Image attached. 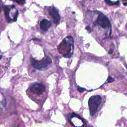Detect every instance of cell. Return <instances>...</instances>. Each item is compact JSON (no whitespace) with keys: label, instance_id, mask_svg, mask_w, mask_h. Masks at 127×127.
Segmentation results:
<instances>
[{"label":"cell","instance_id":"cell-7","mask_svg":"<svg viewBox=\"0 0 127 127\" xmlns=\"http://www.w3.org/2000/svg\"><path fill=\"white\" fill-rule=\"evenodd\" d=\"M51 25V22L46 19H42L40 22V27L43 31H47Z\"/></svg>","mask_w":127,"mask_h":127},{"label":"cell","instance_id":"cell-1","mask_svg":"<svg viewBox=\"0 0 127 127\" xmlns=\"http://www.w3.org/2000/svg\"><path fill=\"white\" fill-rule=\"evenodd\" d=\"M103 103V99L100 95H93L89 98L88 106L90 115L92 117L97 115L101 110Z\"/></svg>","mask_w":127,"mask_h":127},{"label":"cell","instance_id":"cell-14","mask_svg":"<svg viewBox=\"0 0 127 127\" xmlns=\"http://www.w3.org/2000/svg\"><path fill=\"white\" fill-rule=\"evenodd\" d=\"M1 57H2V56H0V59H1Z\"/></svg>","mask_w":127,"mask_h":127},{"label":"cell","instance_id":"cell-11","mask_svg":"<svg viewBox=\"0 0 127 127\" xmlns=\"http://www.w3.org/2000/svg\"><path fill=\"white\" fill-rule=\"evenodd\" d=\"M85 28H86V29L87 30V31H88L89 33H90V32H91V29H90V28L89 27V26H86V27H85Z\"/></svg>","mask_w":127,"mask_h":127},{"label":"cell","instance_id":"cell-8","mask_svg":"<svg viewBox=\"0 0 127 127\" xmlns=\"http://www.w3.org/2000/svg\"><path fill=\"white\" fill-rule=\"evenodd\" d=\"M105 2L109 5H118L119 4V1H117L115 2H113L110 0H105Z\"/></svg>","mask_w":127,"mask_h":127},{"label":"cell","instance_id":"cell-2","mask_svg":"<svg viewBox=\"0 0 127 127\" xmlns=\"http://www.w3.org/2000/svg\"><path fill=\"white\" fill-rule=\"evenodd\" d=\"M31 64L36 69L44 70L48 68V66L51 64L52 60L49 57H45L42 60L39 61L33 58H30Z\"/></svg>","mask_w":127,"mask_h":127},{"label":"cell","instance_id":"cell-12","mask_svg":"<svg viewBox=\"0 0 127 127\" xmlns=\"http://www.w3.org/2000/svg\"><path fill=\"white\" fill-rule=\"evenodd\" d=\"M2 8V1L1 0H0V12H1V9Z\"/></svg>","mask_w":127,"mask_h":127},{"label":"cell","instance_id":"cell-5","mask_svg":"<svg viewBox=\"0 0 127 127\" xmlns=\"http://www.w3.org/2000/svg\"><path fill=\"white\" fill-rule=\"evenodd\" d=\"M96 23L98 25L101 26L103 28H109L111 25L108 18L103 13H100L99 15Z\"/></svg>","mask_w":127,"mask_h":127},{"label":"cell","instance_id":"cell-4","mask_svg":"<svg viewBox=\"0 0 127 127\" xmlns=\"http://www.w3.org/2000/svg\"><path fill=\"white\" fill-rule=\"evenodd\" d=\"M12 7V5H5L3 7V10H4V14H5V16L6 19L7 20V21L8 22H11L10 19V17H9V15H10V14L11 13V10ZM12 13H13L12 14V18H13V21H16L17 16H18V10L17 9H16L15 11L12 12Z\"/></svg>","mask_w":127,"mask_h":127},{"label":"cell","instance_id":"cell-10","mask_svg":"<svg viewBox=\"0 0 127 127\" xmlns=\"http://www.w3.org/2000/svg\"><path fill=\"white\" fill-rule=\"evenodd\" d=\"M13 0L14 1L16 2V3H18L19 4H20V5L24 4V3L25 2V0Z\"/></svg>","mask_w":127,"mask_h":127},{"label":"cell","instance_id":"cell-6","mask_svg":"<svg viewBox=\"0 0 127 127\" xmlns=\"http://www.w3.org/2000/svg\"><path fill=\"white\" fill-rule=\"evenodd\" d=\"M48 12L54 23L58 24L60 20V16L57 9L54 6H52L49 8Z\"/></svg>","mask_w":127,"mask_h":127},{"label":"cell","instance_id":"cell-9","mask_svg":"<svg viewBox=\"0 0 127 127\" xmlns=\"http://www.w3.org/2000/svg\"><path fill=\"white\" fill-rule=\"evenodd\" d=\"M4 98H3V97L0 99V110L3 109V107H4L5 103L4 102Z\"/></svg>","mask_w":127,"mask_h":127},{"label":"cell","instance_id":"cell-13","mask_svg":"<svg viewBox=\"0 0 127 127\" xmlns=\"http://www.w3.org/2000/svg\"><path fill=\"white\" fill-rule=\"evenodd\" d=\"M113 52V50H112V49H111L109 51V53L110 54H112V53Z\"/></svg>","mask_w":127,"mask_h":127},{"label":"cell","instance_id":"cell-3","mask_svg":"<svg viewBox=\"0 0 127 127\" xmlns=\"http://www.w3.org/2000/svg\"><path fill=\"white\" fill-rule=\"evenodd\" d=\"M45 89L46 88L44 85L38 83H35L32 84L30 89L32 95L37 96L44 95Z\"/></svg>","mask_w":127,"mask_h":127}]
</instances>
